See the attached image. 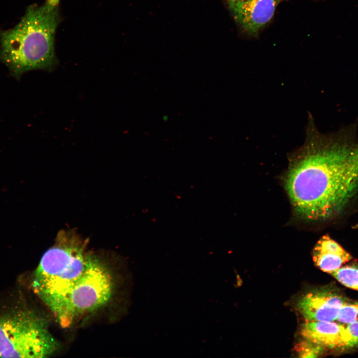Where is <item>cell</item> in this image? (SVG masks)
<instances>
[{
    "label": "cell",
    "mask_w": 358,
    "mask_h": 358,
    "mask_svg": "<svg viewBox=\"0 0 358 358\" xmlns=\"http://www.w3.org/2000/svg\"><path fill=\"white\" fill-rule=\"evenodd\" d=\"M314 264L321 270L331 274L352 260V256L328 235L322 236L313 251Z\"/></svg>",
    "instance_id": "obj_8"
},
{
    "label": "cell",
    "mask_w": 358,
    "mask_h": 358,
    "mask_svg": "<svg viewBox=\"0 0 358 358\" xmlns=\"http://www.w3.org/2000/svg\"><path fill=\"white\" fill-rule=\"evenodd\" d=\"M280 0H244L228 2L231 13L240 27L256 36L272 18Z\"/></svg>",
    "instance_id": "obj_6"
},
{
    "label": "cell",
    "mask_w": 358,
    "mask_h": 358,
    "mask_svg": "<svg viewBox=\"0 0 358 358\" xmlns=\"http://www.w3.org/2000/svg\"><path fill=\"white\" fill-rule=\"evenodd\" d=\"M58 347L46 321L34 311L15 307L0 312V357L46 358Z\"/></svg>",
    "instance_id": "obj_4"
},
{
    "label": "cell",
    "mask_w": 358,
    "mask_h": 358,
    "mask_svg": "<svg viewBox=\"0 0 358 358\" xmlns=\"http://www.w3.org/2000/svg\"><path fill=\"white\" fill-rule=\"evenodd\" d=\"M60 0L30 5L13 28L0 31V61L18 80L26 72H52L58 64L54 41L61 18Z\"/></svg>",
    "instance_id": "obj_3"
},
{
    "label": "cell",
    "mask_w": 358,
    "mask_h": 358,
    "mask_svg": "<svg viewBox=\"0 0 358 358\" xmlns=\"http://www.w3.org/2000/svg\"><path fill=\"white\" fill-rule=\"evenodd\" d=\"M347 336V350L358 346V322L345 324Z\"/></svg>",
    "instance_id": "obj_12"
},
{
    "label": "cell",
    "mask_w": 358,
    "mask_h": 358,
    "mask_svg": "<svg viewBox=\"0 0 358 358\" xmlns=\"http://www.w3.org/2000/svg\"><path fill=\"white\" fill-rule=\"evenodd\" d=\"M330 274L344 286L358 291V265L342 266Z\"/></svg>",
    "instance_id": "obj_9"
},
{
    "label": "cell",
    "mask_w": 358,
    "mask_h": 358,
    "mask_svg": "<svg viewBox=\"0 0 358 358\" xmlns=\"http://www.w3.org/2000/svg\"><path fill=\"white\" fill-rule=\"evenodd\" d=\"M354 228H358V223L354 226Z\"/></svg>",
    "instance_id": "obj_14"
},
{
    "label": "cell",
    "mask_w": 358,
    "mask_h": 358,
    "mask_svg": "<svg viewBox=\"0 0 358 358\" xmlns=\"http://www.w3.org/2000/svg\"><path fill=\"white\" fill-rule=\"evenodd\" d=\"M325 349L307 340L297 344L295 350L300 358H316Z\"/></svg>",
    "instance_id": "obj_11"
},
{
    "label": "cell",
    "mask_w": 358,
    "mask_h": 358,
    "mask_svg": "<svg viewBox=\"0 0 358 358\" xmlns=\"http://www.w3.org/2000/svg\"><path fill=\"white\" fill-rule=\"evenodd\" d=\"M87 244L76 231H59L34 272L32 288L58 323L101 263Z\"/></svg>",
    "instance_id": "obj_2"
},
{
    "label": "cell",
    "mask_w": 358,
    "mask_h": 358,
    "mask_svg": "<svg viewBox=\"0 0 358 358\" xmlns=\"http://www.w3.org/2000/svg\"><path fill=\"white\" fill-rule=\"evenodd\" d=\"M244 0H226L227 2H231V1H242Z\"/></svg>",
    "instance_id": "obj_13"
},
{
    "label": "cell",
    "mask_w": 358,
    "mask_h": 358,
    "mask_svg": "<svg viewBox=\"0 0 358 358\" xmlns=\"http://www.w3.org/2000/svg\"><path fill=\"white\" fill-rule=\"evenodd\" d=\"M336 321L345 324L358 322V301L346 302L341 308Z\"/></svg>",
    "instance_id": "obj_10"
},
{
    "label": "cell",
    "mask_w": 358,
    "mask_h": 358,
    "mask_svg": "<svg viewBox=\"0 0 358 358\" xmlns=\"http://www.w3.org/2000/svg\"><path fill=\"white\" fill-rule=\"evenodd\" d=\"M348 301L337 290L325 288L302 296L297 307L305 321H336L341 308Z\"/></svg>",
    "instance_id": "obj_5"
},
{
    "label": "cell",
    "mask_w": 358,
    "mask_h": 358,
    "mask_svg": "<svg viewBox=\"0 0 358 358\" xmlns=\"http://www.w3.org/2000/svg\"><path fill=\"white\" fill-rule=\"evenodd\" d=\"M305 339L325 349L347 350L345 324L337 321H305L300 330Z\"/></svg>",
    "instance_id": "obj_7"
},
{
    "label": "cell",
    "mask_w": 358,
    "mask_h": 358,
    "mask_svg": "<svg viewBox=\"0 0 358 358\" xmlns=\"http://www.w3.org/2000/svg\"><path fill=\"white\" fill-rule=\"evenodd\" d=\"M289 160L284 187L302 220L333 219L358 195V140L354 130L323 134L309 115L305 142Z\"/></svg>",
    "instance_id": "obj_1"
}]
</instances>
